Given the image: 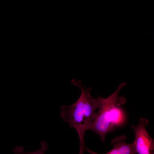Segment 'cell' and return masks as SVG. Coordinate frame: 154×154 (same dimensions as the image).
<instances>
[{"mask_svg":"<svg viewBox=\"0 0 154 154\" xmlns=\"http://www.w3.org/2000/svg\"><path fill=\"white\" fill-rule=\"evenodd\" d=\"M71 82L80 89L81 94L74 104L62 106L60 115L64 121L69 123L70 128L74 127L77 131L79 138L80 153L83 154L86 148L85 133L89 129L96 117L95 111L100 106V97L93 98L90 95L91 88H86L81 81L73 79Z\"/></svg>","mask_w":154,"mask_h":154,"instance_id":"1","label":"cell"},{"mask_svg":"<svg viewBox=\"0 0 154 154\" xmlns=\"http://www.w3.org/2000/svg\"><path fill=\"white\" fill-rule=\"evenodd\" d=\"M126 84L125 82L121 83L117 90L106 99L100 97L99 110L89 129L98 134L103 142H104L107 133L112 132L125 121V113L121 106L125 103L126 100L123 97H119L118 94Z\"/></svg>","mask_w":154,"mask_h":154,"instance_id":"2","label":"cell"},{"mask_svg":"<svg viewBox=\"0 0 154 154\" xmlns=\"http://www.w3.org/2000/svg\"><path fill=\"white\" fill-rule=\"evenodd\" d=\"M149 122L147 119L142 117L137 126L132 125L131 126L135 135L133 143L138 154H154V139L150 137L145 128Z\"/></svg>","mask_w":154,"mask_h":154,"instance_id":"3","label":"cell"},{"mask_svg":"<svg viewBox=\"0 0 154 154\" xmlns=\"http://www.w3.org/2000/svg\"><path fill=\"white\" fill-rule=\"evenodd\" d=\"M126 137L122 135L116 137L111 141L113 147L108 152L104 154H134L137 153L133 143L129 144L125 142ZM87 151L92 154H100L95 153L88 149Z\"/></svg>","mask_w":154,"mask_h":154,"instance_id":"4","label":"cell"},{"mask_svg":"<svg viewBox=\"0 0 154 154\" xmlns=\"http://www.w3.org/2000/svg\"><path fill=\"white\" fill-rule=\"evenodd\" d=\"M40 148L36 151L27 152L24 151L23 147H17L13 150L15 154H44V153L48 149V145L45 141H41Z\"/></svg>","mask_w":154,"mask_h":154,"instance_id":"5","label":"cell"}]
</instances>
